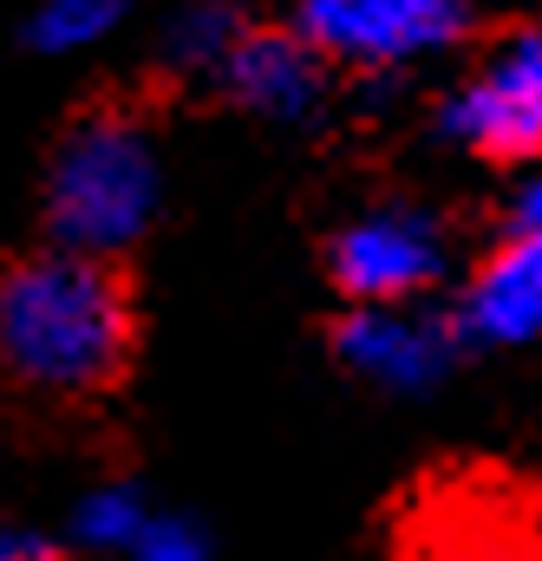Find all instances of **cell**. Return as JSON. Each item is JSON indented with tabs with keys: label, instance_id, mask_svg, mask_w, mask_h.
I'll list each match as a JSON object with an SVG mask.
<instances>
[{
	"label": "cell",
	"instance_id": "obj_2",
	"mask_svg": "<svg viewBox=\"0 0 542 561\" xmlns=\"http://www.w3.org/2000/svg\"><path fill=\"white\" fill-rule=\"evenodd\" d=\"M157 190H163V170L150 144V112L125 92H92L72 105V118L46 150L39 229L53 249L132 262V242H144L157 216Z\"/></svg>",
	"mask_w": 542,
	"mask_h": 561
},
{
	"label": "cell",
	"instance_id": "obj_7",
	"mask_svg": "<svg viewBox=\"0 0 542 561\" xmlns=\"http://www.w3.org/2000/svg\"><path fill=\"white\" fill-rule=\"evenodd\" d=\"M216 79L249 112L294 118V112L314 105V92L327 79V59H320V46L301 26H269V20L256 26V20H242L236 39H229V53L216 59Z\"/></svg>",
	"mask_w": 542,
	"mask_h": 561
},
{
	"label": "cell",
	"instance_id": "obj_6",
	"mask_svg": "<svg viewBox=\"0 0 542 561\" xmlns=\"http://www.w3.org/2000/svg\"><path fill=\"white\" fill-rule=\"evenodd\" d=\"M327 280L353 300V313H393L399 300L425 294L444 275V242L418 209H380L347 222L327 249Z\"/></svg>",
	"mask_w": 542,
	"mask_h": 561
},
{
	"label": "cell",
	"instance_id": "obj_4",
	"mask_svg": "<svg viewBox=\"0 0 542 561\" xmlns=\"http://www.w3.org/2000/svg\"><path fill=\"white\" fill-rule=\"evenodd\" d=\"M444 131L484 163H542V26L490 39L477 72L451 92Z\"/></svg>",
	"mask_w": 542,
	"mask_h": 561
},
{
	"label": "cell",
	"instance_id": "obj_1",
	"mask_svg": "<svg viewBox=\"0 0 542 561\" xmlns=\"http://www.w3.org/2000/svg\"><path fill=\"white\" fill-rule=\"evenodd\" d=\"M144 353V294L132 262L79 249H20L0 262V379L92 405L125 392Z\"/></svg>",
	"mask_w": 542,
	"mask_h": 561
},
{
	"label": "cell",
	"instance_id": "obj_3",
	"mask_svg": "<svg viewBox=\"0 0 542 561\" xmlns=\"http://www.w3.org/2000/svg\"><path fill=\"white\" fill-rule=\"evenodd\" d=\"M386 561H542V490L490 457H451L406 483Z\"/></svg>",
	"mask_w": 542,
	"mask_h": 561
},
{
	"label": "cell",
	"instance_id": "obj_10",
	"mask_svg": "<svg viewBox=\"0 0 542 561\" xmlns=\"http://www.w3.org/2000/svg\"><path fill=\"white\" fill-rule=\"evenodd\" d=\"M118 7L125 0H46L39 20H33V39L39 46H79V39L105 33L118 20Z\"/></svg>",
	"mask_w": 542,
	"mask_h": 561
},
{
	"label": "cell",
	"instance_id": "obj_5",
	"mask_svg": "<svg viewBox=\"0 0 542 561\" xmlns=\"http://www.w3.org/2000/svg\"><path fill=\"white\" fill-rule=\"evenodd\" d=\"M294 26L320 46L327 66H393L458 46L471 33V0H301Z\"/></svg>",
	"mask_w": 542,
	"mask_h": 561
},
{
	"label": "cell",
	"instance_id": "obj_11",
	"mask_svg": "<svg viewBox=\"0 0 542 561\" xmlns=\"http://www.w3.org/2000/svg\"><path fill=\"white\" fill-rule=\"evenodd\" d=\"M132 561H210V542L196 523H177V516H150L144 536H137Z\"/></svg>",
	"mask_w": 542,
	"mask_h": 561
},
{
	"label": "cell",
	"instance_id": "obj_9",
	"mask_svg": "<svg viewBox=\"0 0 542 561\" xmlns=\"http://www.w3.org/2000/svg\"><path fill=\"white\" fill-rule=\"evenodd\" d=\"M334 346L340 359H353L360 373H386V379H418L438 366V333L418 327V320H399V313H353L334 327Z\"/></svg>",
	"mask_w": 542,
	"mask_h": 561
},
{
	"label": "cell",
	"instance_id": "obj_13",
	"mask_svg": "<svg viewBox=\"0 0 542 561\" xmlns=\"http://www.w3.org/2000/svg\"><path fill=\"white\" fill-rule=\"evenodd\" d=\"M510 229H523V236H537V242H542V183L517 203V222H510Z\"/></svg>",
	"mask_w": 542,
	"mask_h": 561
},
{
	"label": "cell",
	"instance_id": "obj_12",
	"mask_svg": "<svg viewBox=\"0 0 542 561\" xmlns=\"http://www.w3.org/2000/svg\"><path fill=\"white\" fill-rule=\"evenodd\" d=\"M0 561H66V549L33 529H0Z\"/></svg>",
	"mask_w": 542,
	"mask_h": 561
},
{
	"label": "cell",
	"instance_id": "obj_8",
	"mask_svg": "<svg viewBox=\"0 0 542 561\" xmlns=\"http://www.w3.org/2000/svg\"><path fill=\"white\" fill-rule=\"evenodd\" d=\"M464 333L484 340H537L542 333V242L510 229L464 287Z\"/></svg>",
	"mask_w": 542,
	"mask_h": 561
}]
</instances>
